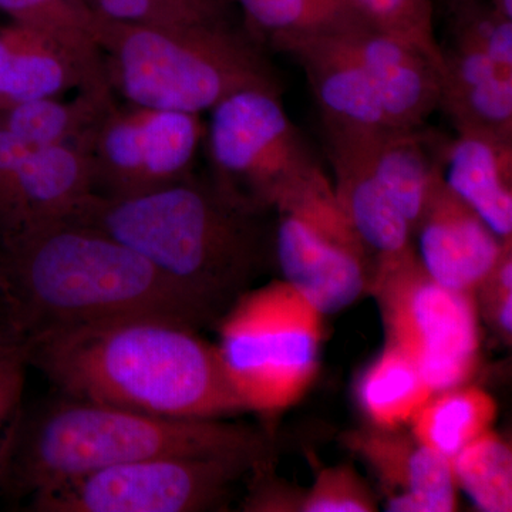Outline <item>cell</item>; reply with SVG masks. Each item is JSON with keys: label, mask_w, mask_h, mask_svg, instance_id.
Segmentation results:
<instances>
[{"label": "cell", "mask_w": 512, "mask_h": 512, "mask_svg": "<svg viewBox=\"0 0 512 512\" xmlns=\"http://www.w3.org/2000/svg\"><path fill=\"white\" fill-rule=\"evenodd\" d=\"M276 212L274 254L284 281L320 313L343 311L370 291L375 265L329 181Z\"/></svg>", "instance_id": "8fae6325"}, {"label": "cell", "mask_w": 512, "mask_h": 512, "mask_svg": "<svg viewBox=\"0 0 512 512\" xmlns=\"http://www.w3.org/2000/svg\"><path fill=\"white\" fill-rule=\"evenodd\" d=\"M488 325L508 346L512 338V292L481 296Z\"/></svg>", "instance_id": "1f68e13d"}, {"label": "cell", "mask_w": 512, "mask_h": 512, "mask_svg": "<svg viewBox=\"0 0 512 512\" xmlns=\"http://www.w3.org/2000/svg\"><path fill=\"white\" fill-rule=\"evenodd\" d=\"M333 36L362 67L393 128L423 127L439 109L440 69L412 43L367 20Z\"/></svg>", "instance_id": "5bb4252c"}, {"label": "cell", "mask_w": 512, "mask_h": 512, "mask_svg": "<svg viewBox=\"0 0 512 512\" xmlns=\"http://www.w3.org/2000/svg\"><path fill=\"white\" fill-rule=\"evenodd\" d=\"M251 453L177 454L97 471L28 501L35 512H198L221 507L231 488L265 466Z\"/></svg>", "instance_id": "ba28073f"}, {"label": "cell", "mask_w": 512, "mask_h": 512, "mask_svg": "<svg viewBox=\"0 0 512 512\" xmlns=\"http://www.w3.org/2000/svg\"><path fill=\"white\" fill-rule=\"evenodd\" d=\"M434 390L412 359L387 343L356 382L355 396L369 426L402 430L410 426Z\"/></svg>", "instance_id": "603a6c76"}, {"label": "cell", "mask_w": 512, "mask_h": 512, "mask_svg": "<svg viewBox=\"0 0 512 512\" xmlns=\"http://www.w3.org/2000/svg\"><path fill=\"white\" fill-rule=\"evenodd\" d=\"M512 144L458 133L444 141V184L471 208L501 241L512 239Z\"/></svg>", "instance_id": "ffe728a7"}, {"label": "cell", "mask_w": 512, "mask_h": 512, "mask_svg": "<svg viewBox=\"0 0 512 512\" xmlns=\"http://www.w3.org/2000/svg\"><path fill=\"white\" fill-rule=\"evenodd\" d=\"M323 316L285 281L249 289L222 316L215 346L248 410L278 413L308 392L318 375Z\"/></svg>", "instance_id": "8992f818"}, {"label": "cell", "mask_w": 512, "mask_h": 512, "mask_svg": "<svg viewBox=\"0 0 512 512\" xmlns=\"http://www.w3.org/2000/svg\"><path fill=\"white\" fill-rule=\"evenodd\" d=\"M282 52L292 56L305 70L326 141L365 143L396 130L362 67L338 37L299 40Z\"/></svg>", "instance_id": "4fadbf2b"}, {"label": "cell", "mask_w": 512, "mask_h": 512, "mask_svg": "<svg viewBox=\"0 0 512 512\" xmlns=\"http://www.w3.org/2000/svg\"><path fill=\"white\" fill-rule=\"evenodd\" d=\"M343 441L375 474L387 511L457 510L458 488L451 461L423 446L412 433L367 426L349 431Z\"/></svg>", "instance_id": "9a60e30c"}, {"label": "cell", "mask_w": 512, "mask_h": 512, "mask_svg": "<svg viewBox=\"0 0 512 512\" xmlns=\"http://www.w3.org/2000/svg\"><path fill=\"white\" fill-rule=\"evenodd\" d=\"M414 235L419 239L417 258L430 278L468 295H476L510 242L495 237L443 178L437 181Z\"/></svg>", "instance_id": "e0dca14e"}, {"label": "cell", "mask_w": 512, "mask_h": 512, "mask_svg": "<svg viewBox=\"0 0 512 512\" xmlns=\"http://www.w3.org/2000/svg\"><path fill=\"white\" fill-rule=\"evenodd\" d=\"M443 49L439 107L458 133L512 144V73L476 47L451 39Z\"/></svg>", "instance_id": "d6986e66"}, {"label": "cell", "mask_w": 512, "mask_h": 512, "mask_svg": "<svg viewBox=\"0 0 512 512\" xmlns=\"http://www.w3.org/2000/svg\"><path fill=\"white\" fill-rule=\"evenodd\" d=\"M450 461L457 488L478 510L512 511V448L504 437L485 431Z\"/></svg>", "instance_id": "d4e9b609"}, {"label": "cell", "mask_w": 512, "mask_h": 512, "mask_svg": "<svg viewBox=\"0 0 512 512\" xmlns=\"http://www.w3.org/2000/svg\"><path fill=\"white\" fill-rule=\"evenodd\" d=\"M505 18L512 19V0H487Z\"/></svg>", "instance_id": "d6a6232c"}, {"label": "cell", "mask_w": 512, "mask_h": 512, "mask_svg": "<svg viewBox=\"0 0 512 512\" xmlns=\"http://www.w3.org/2000/svg\"><path fill=\"white\" fill-rule=\"evenodd\" d=\"M59 393L177 420L245 412L217 346L177 320L138 316L52 333L25 346Z\"/></svg>", "instance_id": "7a4b0ae2"}, {"label": "cell", "mask_w": 512, "mask_h": 512, "mask_svg": "<svg viewBox=\"0 0 512 512\" xmlns=\"http://www.w3.org/2000/svg\"><path fill=\"white\" fill-rule=\"evenodd\" d=\"M0 13L43 30L86 59L103 63L90 33L94 10L87 0H0Z\"/></svg>", "instance_id": "484cf974"}, {"label": "cell", "mask_w": 512, "mask_h": 512, "mask_svg": "<svg viewBox=\"0 0 512 512\" xmlns=\"http://www.w3.org/2000/svg\"><path fill=\"white\" fill-rule=\"evenodd\" d=\"M377 140L326 141V153L335 171L336 198L372 259L375 271L416 252L409 222L387 197L370 167V150Z\"/></svg>", "instance_id": "ac0fdd59"}, {"label": "cell", "mask_w": 512, "mask_h": 512, "mask_svg": "<svg viewBox=\"0 0 512 512\" xmlns=\"http://www.w3.org/2000/svg\"><path fill=\"white\" fill-rule=\"evenodd\" d=\"M281 96L258 89L231 94L212 107L205 127L212 183L265 214L328 181Z\"/></svg>", "instance_id": "52a82bcc"}, {"label": "cell", "mask_w": 512, "mask_h": 512, "mask_svg": "<svg viewBox=\"0 0 512 512\" xmlns=\"http://www.w3.org/2000/svg\"><path fill=\"white\" fill-rule=\"evenodd\" d=\"M376 497L353 468H325L312 487L301 495L293 511L302 512H373Z\"/></svg>", "instance_id": "f546056e"}, {"label": "cell", "mask_w": 512, "mask_h": 512, "mask_svg": "<svg viewBox=\"0 0 512 512\" xmlns=\"http://www.w3.org/2000/svg\"><path fill=\"white\" fill-rule=\"evenodd\" d=\"M69 90L116 96L103 63L25 23H0V111Z\"/></svg>", "instance_id": "2e32d148"}, {"label": "cell", "mask_w": 512, "mask_h": 512, "mask_svg": "<svg viewBox=\"0 0 512 512\" xmlns=\"http://www.w3.org/2000/svg\"><path fill=\"white\" fill-rule=\"evenodd\" d=\"M457 2H460V0H433L434 6L440 5L441 8L444 9V12H447V10L450 9L451 6L456 5Z\"/></svg>", "instance_id": "836d02e7"}, {"label": "cell", "mask_w": 512, "mask_h": 512, "mask_svg": "<svg viewBox=\"0 0 512 512\" xmlns=\"http://www.w3.org/2000/svg\"><path fill=\"white\" fill-rule=\"evenodd\" d=\"M375 28L412 43L443 73V49L434 32L433 0H352Z\"/></svg>", "instance_id": "83f0119b"}, {"label": "cell", "mask_w": 512, "mask_h": 512, "mask_svg": "<svg viewBox=\"0 0 512 512\" xmlns=\"http://www.w3.org/2000/svg\"><path fill=\"white\" fill-rule=\"evenodd\" d=\"M269 456L268 437L224 420H177L62 396L22 406L0 443V495L32 500L106 468L177 454Z\"/></svg>", "instance_id": "277c9868"}, {"label": "cell", "mask_w": 512, "mask_h": 512, "mask_svg": "<svg viewBox=\"0 0 512 512\" xmlns=\"http://www.w3.org/2000/svg\"><path fill=\"white\" fill-rule=\"evenodd\" d=\"M266 215L192 174L137 197L89 195L64 220L99 229L144 256L218 323L274 252Z\"/></svg>", "instance_id": "3957f363"}, {"label": "cell", "mask_w": 512, "mask_h": 512, "mask_svg": "<svg viewBox=\"0 0 512 512\" xmlns=\"http://www.w3.org/2000/svg\"><path fill=\"white\" fill-rule=\"evenodd\" d=\"M249 32L268 47L311 37L338 35L366 20L352 0H234Z\"/></svg>", "instance_id": "7402d4cb"}, {"label": "cell", "mask_w": 512, "mask_h": 512, "mask_svg": "<svg viewBox=\"0 0 512 512\" xmlns=\"http://www.w3.org/2000/svg\"><path fill=\"white\" fill-rule=\"evenodd\" d=\"M25 348L0 338V443L22 406L26 373L29 369Z\"/></svg>", "instance_id": "4dcf8cb0"}, {"label": "cell", "mask_w": 512, "mask_h": 512, "mask_svg": "<svg viewBox=\"0 0 512 512\" xmlns=\"http://www.w3.org/2000/svg\"><path fill=\"white\" fill-rule=\"evenodd\" d=\"M421 128L393 130L370 150V167L414 232L441 178L444 141Z\"/></svg>", "instance_id": "44dd1931"}, {"label": "cell", "mask_w": 512, "mask_h": 512, "mask_svg": "<svg viewBox=\"0 0 512 512\" xmlns=\"http://www.w3.org/2000/svg\"><path fill=\"white\" fill-rule=\"evenodd\" d=\"M446 13L451 39L476 47L500 69L512 73V19L487 0H460Z\"/></svg>", "instance_id": "f1b7e54d"}, {"label": "cell", "mask_w": 512, "mask_h": 512, "mask_svg": "<svg viewBox=\"0 0 512 512\" xmlns=\"http://www.w3.org/2000/svg\"><path fill=\"white\" fill-rule=\"evenodd\" d=\"M497 402L474 386L441 390L430 397L410 423V433L423 446L451 460L485 431L493 429Z\"/></svg>", "instance_id": "cb8c5ba5"}, {"label": "cell", "mask_w": 512, "mask_h": 512, "mask_svg": "<svg viewBox=\"0 0 512 512\" xmlns=\"http://www.w3.org/2000/svg\"><path fill=\"white\" fill-rule=\"evenodd\" d=\"M370 291L382 312L387 343L413 360L434 393L473 377L480 356L474 295L437 284L416 252L377 268Z\"/></svg>", "instance_id": "9c48e42d"}, {"label": "cell", "mask_w": 512, "mask_h": 512, "mask_svg": "<svg viewBox=\"0 0 512 512\" xmlns=\"http://www.w3.org/2000/svg\"><path fill=\"white\" fill-rule=\"evenodd\" d=\"M204 136L198 114L116 101L84 138L93 195L121 200L180 183L194 174Z\"/></svg>", "instance_id": "30bf717a"}, {"label": "cell", "mask_w": 512, "mask_h": 512, "mask_svg": "<svg viewBox=\"0 0 512 512\" xmlns=\"http://www.w3.org/2000/svg\"><path fill=\"white\" fill-rule=\"evenodd\" d=\"M92 194L84 141L35 147L0 116V244L64 220Z\"/></svg>", "instance_id": "7c38bea8"}, {"label": "cell", "mask_w": 512, "mask_h": 512, "mask_svg": "<svg viewBox=\"0 0 512 512\" xmlns=\"http://www.w3.org/2000/svg\"><path fill=\"white\" fill-rule=\"evenodd\" d=\"M158 316L200 330L215 325L144 256L99 229L59 220L0 244V338L30 340Z\"/></svg>", "instance_id": "6da1fadb"}, {"label": "cell", "mask_w": 512, "mask_h": 512, "mask_svg": "<svg viewBox=\"0 0 512 512\" xmlns=\"http://www.w3.org/2000/svg\"><path fill=\"white\" fill-rule=\"evenodd\" d=\"M90 33L111 90L134 106L200 116L234 93L284 89L268 47L249 32L242 16L158 29L117 22L94 10Z\"/></svg>", "instance_id": "5b68a950"}, {"label": "cell", "mask_w": 512, "mask_h": 512, "mask_svg": "<svg viewBox=\"0 0 512 512\" xmlns=\"http://www.w3.org/2000/svg\"><path fill=\"white\" fill-rule=\"evenodd\" d=\"M104 18L158 29L191 28L241 16L234 0H87Z\"/></svg>", "instance_id": "4316f807"}]
</instances>
